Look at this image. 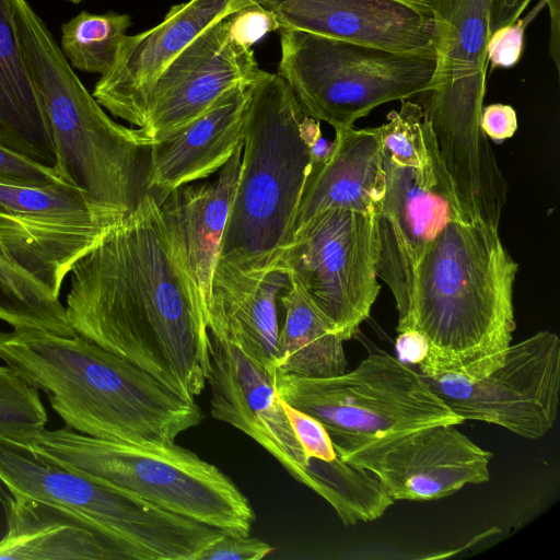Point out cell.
Here are the masks:
<instances>
[{"label": "cell", "mask_w": 560, "mask_h": 560, "mask_svg": "<svg viewBox=\"0 0 560 560\" xmlns=\"http://www.w3.org/2000/svg\"><path fill=\"white\" fill-rule=\"evenodd\" d=\"M69 273L65 307L75 335L195 401L210 369L206 312L156 199L145 196Z\"/></svg>", "instance_id": "6da1fadb"}, {"label": "cell", "mask_w": 560, "mask_h": 560, "mask_svg": "<svg viewBox=\"0 0 560 560\" xmlns=\"http://www.w3.org/2000/svg\"><path fill=\"white\" fill-rule=\"evenodd\" d=\"M517 264L499 229L451 220L416 268L409 308L397 331L416 330L428 345L420 374L477 380L502 363L516 328Z\"/></svg>", "instance_id": "7a4b0ae2"}, {"label": "cell", "mask_w": 560, "mask_h": 560, "mask_svg": "<svg viewBox=\"0 0 560 560\" xmlns=\"http://www.w3.org/2000/svg\"><path fill=\"white\" fill-rule=\"evenodd\" d=\"M0 359L43 390L66 428L129 443H174L203 412L145 371L75 335L35 327L0 331Z\"/></svg>", "instance_id": "3957f363"}, {"label": "cell", "mask_w": 560, "mask_h": 560, "mask_svg": "<svg viewBox=\"0 0 560 560\" xmlns=\"http://www.w3.org/2000/svg\"><path fill=\"white\" fill-rule=\"evenodd\" d=\"M25 60L49 121L59 177L80 188L112 228L149 191L151 147L140 129L114 121L85 89L27 0H13Z\"/></svg>", "instance_id": "277c9868"}, {"label": "cell", "mask_w": 560, "mask_h": 560, "mask_svg": "<svg viewBox=\"0 0 560 560\" xmlns=\"http://www.w3.org/2000/svg\"><path fill=\"white\" fill-rule=\"evenodd\" d=\"M322 136L278 73L261 71L247 88L236 191L219 259L243 269L280 265Z\"/></svg>", "instance_id": "5b68a950"}, {"label": "cell", "mask_w": 560, "mask_h": 560, "mask_svg": "<svg viewBox=\"0 0 560 560\" xmlns=\"http://www.w3.org/2000/svg\"><path fill=\"white\" fill-rule=\"evenodd\" d=\"M13 438L65 466L226 534L248 536L255 522L248 499L233 480L175 442L109 441L66 427Z\"/></svg>", "instance_id": "8992f818"}, {"label": "cell", "mask_w": 560, "mask_h": 560, "mask_svg": "<svg viewBox=\"0 0 560 560\" xmlns=\"http://www.w3.org/2000/svg\"><path fill=\"white\" fill-rule=\"evenodd\" d=\"M0 497L31 499L68 511L125 546L135 560H199L223 534L1 433Z\"/></svg>", "instance_id": "52a82bcc"}, {"label": "cell", "mask_w": 560, "mask_h": 560, "mask_svg": "<svg viewBox=\"0 0 560 560\" xmlns=\"http://www.w3.org/2000/svg\"><path fill=\"white\" fill-rule=\"evenodd\" d=\"M281 56L277 73L303 112L335 130L384 103L423 93L433 77V46L393 51L300 30H279Z\"/></svg>", "instance_id": "ba28073f"}, {"label": "cell", "mask_w": 560, "mask_h": 560, "mask_svg": "<svg viewBox=\"0 0 560 560\" xmlns=\"http://www.w3.org/2000/svg\"><path fill=\"white\" fill-rule=\"evenodd\" d=\"M275 384L283 401L317 419L329 434L381 435L464 422L420 373L383 350L337 376L276 371Z\"/></svg>", "instance_id": "9c48e42d"}, {"label": "cell", "mask_w": 560, "mask_h": 560, "mask_svg": "<svg viewBox=\"0 0 560 560\" xmlns=\"http://www.w3.org/2000/svg\"><path fill=\"white\" fill-rule=\"evenodd\" d=\"M280 265L343 341L369 318L380 293L374 214L326 209L300 226Z\"/></svg>", "instance_id": "30bf717a"}, {"label": "cell", "mask_w": 560, "mask_h": 560, "mask_svg": "<svg viewBox=\"0 0 560 560\" xmlns=\"http://www.w3.org/2000/svg\"><path fill=\"white\" fill-rule=\"evenodd\" d=\"M211 416L245 433L299 482L328 503L345 491L350 466L308 457L298 441L277 394L275 376L238 346L208 330Z\"/></svg>", "instance_id": "8fae6325"}, {"label": "cell", "mask_w": 560, "mask_h": 560, "mask_svg": "<svg viewBox=\"0 0 560 560\" xmlns=\"http://www.w3.org/2000/svg\"><path fill=\"white\" fill-rule=\"evenodd\" d=\"M454 423L381 435L330 433L337 455L374 475L394 500L431 501L490 478L492 453Z\"/></svg>", "instance_id": "7c38bea8"}, {"label": "cell", "mask_w": 560, "mask_h": 560, "mask_svg": "<svg viewBox=\"0 0 560 560\" xmlns=\"http://www.w3.org/2000/svg\"><path fill=\"white\" fill-rule=\"evenodd\" d=\"M423 377L464 421L493 423L539 439L553 428L558 415L560 339L544 330L510 345L502 363L474 381L454 374Z\"/></svg>", "instance_id": "4fadbf2b"}, {"label": "cell", "mask_w": 560, "mask_h": 560, "mask_svg": "<svg viewBox=\"0 0 560 560\" xmlns=\"http://www.w3.org/2000/svg\"><path fill=\"white\" fill-rule=\"evenodd\" d=\"M109 229L95 218L84 192L63 180L0 183V245L58 298L73 265Z\"/></svg>", "instance_id": "5bb4252c"}, {"label": "cell", "mask_w": 560, "mask_h": 560, "mask_svg": "<svg viewBox=\"0 0 560 560\" xmlns=\"http://www.w3.org/2000/svg\"><path fill=\"white\" fill-rule=\"evenodd\" d=\"M384 168L386 189L374 213L376 273L390 289L400 320L408 312L415 271L427 248L451 220L464 218L432 136L424 168L396 165L385 154Z\"/></svg>", "instance_id": "9a60e30c"}, {"label": "cell", "mask_w": 560, "mask_h": 560, "mask_svg": "<svg viewBox=\"0 0 560 560\" xmlns=\"http://www.w3.org/2000/svg\"><path fill=\"white\" fill-rule=\"evenodd\" d=\"M232 15L209 26L158 77L139 128L152 143L164 140L211 107L237 85H250L261 73L253 48L232 30Z\"/></svg>", "instance_id": "2e32d148"}, {"label": "cell", "mask_w": 560, "mask_h": 560, "mask_svg": "<svg viewBox=\"0 0 560 560\" xmlns=\"http://www.w3.org/2000/svg\"><path fill=\"white\" fill-rule=\"evenodd\" d=\"M253 0H188L150 30L126 35L110 70L92 92L112 115L143 127L152 88L165 67L209 26Z\"/></svg>", "instance_id": "e0dca14e"}, {"label": "cell", "mask_w": 560, "mask_h": 560, "mask_svg": "<svg viewBox=\"0 0 560 560\" xmlns=\"http://www.w3.org/2000/svg\"><path fill=\"white\" fill-rule=\"evenodd\" d=\"M279 30L313 34L393 51L433 46L428 0H253Z\"/></svg>", "instance_id": "ac0fdd59"}, {"label": "cell", "mask_w": 560, "mask_h": 560, "mask_svg": "<svg viewBox=\"0 0 560 560\" xmlns=\"http://www.w3.org/2000/svg\"><path fill=\"white\" fill-rule=\"evenodd\" d=\"M289 282L281 265L243 269L218 260L206 310L208 330L238 346L272 376L280 331L277 302Z\"/></svg>", "instance_id": "d6986e66"}, {"label": "cell", "mask_w": 560, "mask_h": 560, "mask_svg": "<svg viewBox=\"0 0 560 560\" xmlns=\"http://www.w3.org/2000/svg\"><path fill=\"white\" fill-rule=\"evenodd\" d=\"M493 0H428L436 63L421 107H483Z\"/></svg>", "instance_id": "ffe728a7"}, {"label": "cell", "mask_w": 560, "mask_h": 560, "mask_svg": "<svg viewBox=\"0 0 560 560\" xmlns=\"http://www.w3.org/2000/svg\"><path fill=\"white\" fill-rule=\"evenodd\" d=\"M247 88L231 89L196 119L152 143L148 186L158 203L175 188L219 171L242 145Z\"/></svg>", "instance_id": "44dd1931"}, {"label": "cell", "mask_w": 560, "mask_h": 560, "mask_svg": "<svg viewBox=\"0 0 560 560\" xmlns=\"http://www.w3.org/2000/svg\"><path fill=\"white\" fill-rule=\"evenodd\" d=\"M242 147L220 168L214 182L182 185L159 203L170 238L200 293L205 312L236 191Z\"/></svg>", "instance_id": "7402d4cb"}, {"label": "cell", "mask_w": 560, "mask_h": 560, "mask_svg": "<svg viewBox=\"0 0 560 560\" xmlns=\"http://www.w3.org/2000/svg\"><path fill=\"white\" fill-rule=\"evenodd\" d=\"M335 131L328 156L311 164L294 232L326 209L345 208L374 214L382 202L386 176L376 128L352 126Z\"/></svg>", "instance_id": "603a6c76"}, {"label": "cell", "mask_w": 560, "mask_h": 560, "mask_svg": "<svg viewBox=\"0 0 560 560\" xmlns=\"http://www.w3.org/2000/svg\"><path fill=\"white\" fill-rule=\"evenodd\" d=\"M7 532L0 560H135L121 544L83 518L39 501L0 497Z\"/></svg>", "instance_id": "cb8c5ba5"}, {"label": "cell", "mask_w": 560, "mask_h": 560, "mask_svg": "<svg viewBox=\"0 0 560 560\" xmlns=\"http://www.w3.org/2000/svg\"><path fill=\"white\" fill-rule=\"evenodd\" d=\"M0 145L56 165L51 129L25 60L13 0H0Z\"/></svg>", "instance_id": "d4e9b609"}, {"label": "cell", "mask_w": 560, "mask_h": 560, "mask_svg": "<svg viewBox=\"0 0 560 560\" xmlns=\"http://www.w3.org/2000/svg\"><path fill=\"white\" fill-rule=\"evenodd\" d=\"M279 302L284 310V323L276 348V370L306 377L345 373L348 363L343 340L291 277Z\"/></svg>", "instance_id": "484cf974"}, {"label": "cell", "mask_w": 560, "mask_h": 560, "mask_svg": "<svg viewBox=\"0 0 560 560\" xmlns=\"http://www.w3.org/2000/svg\"><path fill=\"white\" fill-rule=\"evenodd\" d=\"M0 320L13 328L35 327L63 337L75 336L60 299L20 267L1 245Z\"/></svg>", "instance_id": "4316f807"}, {"label": "cell", "mask_w": 560, "mask_h": 560, "mask_svg": "<svg viewBox=\"0 0 560 560\" xmlns=\"http://www.w3.org/2000/svg\"><path fill=\"white\" fill-rule=\"evenodd\" d=\"M130 25L128 14L82 11L61 25L59 47L73 69L104 75L113 67Z\"/></svg>", "instance_id": "83f0119b"}, {"label": "cell", "mask_w": 560, "mask_h": 560, "mask_svg": "<svg viewBox=\"0 0 560 560\" xmlns=\"http://www.w3.org/2000/svg\"><path fill=\"white\" fill-rule=\"evenodd\" d=\"M399 110L387 115V122L375 127L384 154L396 165L424 168L430 160V127L420 104L401 100Z\"/></svg>", "instance_id": "f1b7e54d"}, {"label": "cell", "mask_w": 560, "mask_h": 560, "mask_svg": "<svg viewBox=\"0 0 560 560\" xmlns=\"http://www.w3.org/2000/svg\"><path fill=\"white\" fill-rule=\"evenodd\" d=\"M46 423L38 389L8 366H0V433L19 436L39 431Z\"/></svg>", "instance_id": "f546056e"}, {"label": "cell", "mask_w": 560, "mask_h": 560, "mask_svg": "<svg viewBox=\"0 0 560 560\" xmlns=\"http://www.w3.org/2000/svg\"><path fill=\"white\" fill-rule=\"evenodd\" d=\"M545 5V1L540 0L525 18H518L513 23L490 34L487 44V60L491 70L511 68L517 63L524 48L525 30Z\"/></svg>", "instance_id": "4dcf8cb0"}, {"label": "cell", "mask_w": 560, "mask_h": 560, "mask_svg": "<svg viewBox=\"0 0 560 560\" xmlns=\"http://www.w3.org/2000/svg\"><path fill=\"white\" fill-rule=\"evenodd\" d=\"M281 399V398H280ZM282 401L293 432L308 457L334 460L338 457L326 428L314 417Z\"/></svg>", "instance_id": "1f68e13d"}, {"label": "cell", "mask_w": 560, "mask_h": 560, "mask_svg": "<svg viewBox=\"0 0 560 560\" xmlns=\"http://www.w3.org/2000/svg\"><path fill=\"white\" fill-rule=\"evenodd\" d=\"M62 180L56 167L39 164L0 145V183L16 186H46Z\"/></svg>", "instance_id": "d6a6232c"}, {"label": "cell", "mask_w": 560, "mask_h": 560, "mask_svg": "<svg viewBox=\"0 0 560 560\" xmlns=\"http://www.w3.org/2000/svg\"><path fill=\"white\" fill-rule=\"evenodd\" d=\"M272 551L261 539L224 533L201 552L199 560H260Z\"/></svg>", "instance_id": "836d02e7"}, {"label": "cell", "mask_w": 560, "mask_h": 560, "mask_svg": "<svg viewBox=\"0 0 560 560\" xmlns=\"http://www.w3.org/2000/svg\"><path fill=\"white\" fill-rule=\"evenodd\" d=\"M232 30L241 43L252 47L266 34L279 30V24L270 11L253 3L233 13Z\"/></svg>", "instance_id": "e575fe53"}, {"label": "cell", "mask_w": 560, "mask_h": 560, "mask_svg": "<svg viewBox=\"0 0 560 560\" xmlns=\"http://www.w3.org/2000/svg\"><path fill=\"white\" fill-rule=\"evenodd\" d=\"M480 126L488 138L502 142L517 130L516 112L512 106L500 103L483 106Z\"/></svg>", "instance_id": "d590c367"}, {"label": "cell", "mask_w": 560, "mask_h": 560, "mask_svg": "<svg viewBox=\"0 0 560 560\" xmlns=\"http://www.w3.org/2000/svg\"><path fill=\"white\" fill-rule=\"evenodd\" d=\"M395 347L401 362L417 366L423 362L428 353L427 340L416 330L398 332Z\"/></svg>", "instance_id": "8d00e7d4"}, {"label": "cell", "mask_w": 560, "mask_h": 560, "mask_svg": "<svg viewBox=\"0 0 560 560\" xmlns=\"http://www.w3.org/2000/svg\"><path fill=\"white\" fill-rule=\"evenodd\" d=\"M532 0H493L490 14V32L509 25L521 18Z\"/></svg>", "instance_id": "74e56055"}, {"label": "cell", "mask_w": 560, "mask_h": 560, "mask_svg": "<svg viewBox=\"0 0 560 560\" xmlns=\"http://www.w3.org/2000/svg\"><path fill=\"white\" fill-rule=\"evenodd\" d=\"M550 12V43L549 54L559 71V25H560V0H544Z\"/></svg>", "instance_id": "f35d334b"}, {"label": "cell", "mask_w": 560, "mask_h": 560, "mask_svg": "<svg viewBox=\"0 0 560 560\" xmlns=\"http://www.w3.org/2000/svg\"><path fill=\"white\" fill-rule=\"evenodd\" d=\"M66 1H70V2H73V3H80L83 0H66Z\"/></svg>", "instance_id": "ab89813d"}]
</instances>
